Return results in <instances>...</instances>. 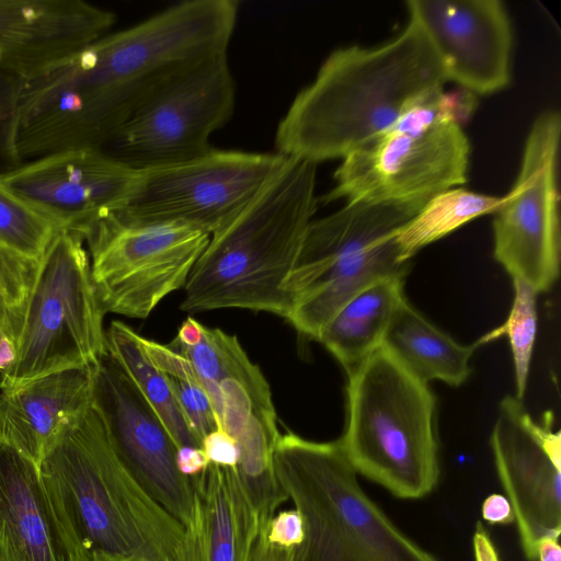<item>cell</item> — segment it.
I'll return each mask as SVG.
<instances>
[{
	"mask_svg": "<svg viewBox=\"0 0 561 561\" xmlns=\"http://www.w3.org/2000/svg\"><path fill=\"white\" fill-rule=\"evenodd\" d=\"M236 0H187L106 34L24 81L25 122L48 151L103 149L122 125L195 62L227 53Z\"/></svg>",
	"mask_w": 561,
	"mask_h": 561,
	"instance_id": "cell-1",
	"label": "cell"
},
{
	"mask_svg": "<svg viewBox=\"0 0 561 561\" xmlns=\"http://www.w3.org/2000/svg\"><path fill=\"white\" fill-rule=\"evenodd\" d=\"M446 82L427 38L410 20L380 45L337 48L279 121L276 151L314 164L343 160Z\"/></svg>",
	"mask_w": 561,
	"mask_h": 561,
	"instance_id": "cell-2",
	"label": "cell"
},
{
	"mask_svg": "<svg viewBox=\"0 0 561 561\" xmlns=\"http://www.w3.org/2000/svg\"><path fill=\"white\" fill-rule=\"evenodd\" d=\"M39 471L87 561L95 556L174 561L184 527L121 460L91 402L62 419Z\"/></svg>",
	"mask_w": 561,
	"mask_h": 561,
	"instance_id": "cell-3",
	"label": "cell"
},
{
	"mask_svg": "<svg viewBox=\"0 0 561 561\" xmlns=\"http://www.w3.org/2000/svg\"><path fill=\"white\" fill-rule=\"evenodd\" d=\"M317 164L287 158L224 228L210 236L184 286L188 313L241 308L286 319L285 282L314 219Z\"/></svg>",
	"mask_w": 561,
	"mask_h": 561,
	"instance_id": "cell-4",
	"label": "cell"
},
{
	"mask_svg": "<svg viewBox=\"0 0 561 561\" xmlns=\"http://www.w3.org/2000/svg\"><path fill=\"white\" fill-rule=\"evenodd\" d=\"M337 443L357 474L419 500L440 477L436 397L383 345L347 373Z\"/></svg>",
	"mask_w": 561,
	"mask_h": 561,
	"instance_id": "cell-5",
	"label": "cell"
},
{
	"mask_svg": "<svg viewBox=\"0 0 561 561\" xmlns=\"http://www.w3.org/2000/svg\"><path fill=\"white\" fill-rule=\"evenodd\" d=\"M273 461L304 519L300 561H438L364 492L337 440L279 434Z\"/></svg>",
	"mask_w": 561,
	"mask_h": 561,
	"instance_id": "cell-6",
	"label": "cell"
},
{
	"mask_svg": "<svg viewBox=\"0 0 561 561\" xmlns=\"http://www.w3.org/2000/svg\"><path fill=\"white\" fill-rule=\"evenodd\" d=\"M425 203H345L311 221L284 285L286 320L298 333L317 341L353 296L380 279L405 277L410 262L401 261L394 236Z\"/></svg>",
	"mask_w": 561,
	"mask_h": 561,
	"instance_id": "cell-7",
	"label": "cell"
},
{
	"mask_svg": "<svg viewBox=\"0 0 561 561\" xmlns=\"http://www.w3.org/2000/svg\"><path fill=\"white\" fill-rule=\"evenodd\" d=\"M460 99L443 89L419 102L389 130L342 160L334 186L321 201L427 202L465 184L470 145L459 117L472 103Z\"/></svg>",
	"mask_w": 561,
	"mask_h": 561,
	"instance_id": "cell-8",
	"label": "cell"
},
{
	"mask_svg": "<svg viewBox=\"0 0 561 561\" xmlns=\"http://www.w3.org/2000/svg\"><path fill=\"white\" fill-rule=\"evenodd\" d=\"M104 314L84 239L69 230L58 232L41 260L14 362L0 374V391L54 373L94 366L106 352Z\"/></svg>",
	"mask_w": 561,
	"mask_h": 561,
	"instance_id": "cell-9",
	"label": "cell"
},
{
	"mask_svg": "<svg viewBox=\"0 0 561 561\" xmlns=\"http://www.w3.org/2000/svg\"><path fill=\"white\" fill-rule=\"evenodd\" d=\"M287 157L211 148L187 161L136 170L115 214L138 224H179L209 236L228 225L282 169Z\"/></svg>",
	"mask_w": 561,
	"mask_h": 561,
	"instance_id": "cell-10",
	"label": "cell"
},
{
	"mask_svg": "<svg viewBox=\"0 0 561 561\" xmlns=\"http://www.w3.org/2000/svg\"><path fill=\"white\" fill-rule=\"evenodd\" d=\"M210 236L179 224H138L113 213L84 237L91 277L104 313L146 319L184 288Z\"/></svg>",
	"mask_w": 561,
	"mask_h": 561,
	"instance_id": "cell-11",
	"label": "cell"
},
{
	"mask_svg": "<svg viewBox=\"0 0 561 561\" xmlns=\"http://www.w3.org/2000/svg\"><path fill=\"white\" fill-rule=\"evenodd\" d=\"M234 103L227 53L209 56L140 105L102 150L135 170L191 160L213 148L210 137L231 118Z\"/></svg>",
	"mask_w": 561,
	"mask_h": 561,
	"instance_id": "cell-12",
	"label": "cell"
},
{
	"mask_svg": "<svg viewBox=\"0 0 561 561\" xmlns=\"http://www.w3.org/2000/svg\"><path fill=\"white\" fill-rule=\"evenodd\" d=\"M561 116L547 110L525 140L518 175L493 219V256L511 276L537 294L548 291L560 272L558 153Z\"/></svg>",
	"mask_w": 561,
	"mask_h": 561,
	"instance_id": "cell-13",
	"label": "cell"
},
{
	"mask_svg": "<svg viewBox=\"0 0 561 561\" xmlns=\"http://www.w3.org/2000/svg\"><path fill=\"white\" fill-rule=\"evenodd\" d=\"M490 445L523 552L536 561L538 543L559 540L561 533V434L553 430V413L535 421L522 399L506 396Z\"/></svg>",
	"mask_w": 561,
	"mask_h": 561,
	"instance_id": "cell-14",
	"label": "cell"
},
{
	"mask_svg": "<svg viewBox=\"0 0 561 561\" xmlns=\"http://www.w3.org/2000/svg\"><path fill=\"white\" fill-rule=\"evenodd\" d=\"M90 402L127 469L184 527L193 505L192 479L176 468V446L165 425L107 351L92 367Z\"/></svg>",
	"mask_w": 561,
	"mask_h": 561,
	"instance_id": "cell-15",
	"label": "cell"
},
{
	"mask_svg": "<svg viewBox=\"0 0 561 561\" xmlns=\"http://www.w3.org/2000/svg\"><path fill=\"white\" fill-rule=\"evenodd\" d=\"M135 175L102 149L77 148L23 162L0 179L61 230L84 239L92 226L123 208Z\"/></svg>",
	"mask_w": 561,
	"mask_h": 561,
	"instance_id": "cell-16",
	"label": "cell"
},
{
	"mask_svg": "<svg viewBox=\"0 0 561 561\" xmlns=\"http://www.w3.org/2000/svg\"><path fill=\"white\" fill-rule=\"evenodd\" d=\"M415 23L437 56L447 81L489 95L511 81L513 28L500 0H409Z\"/></svg>",
	"mask_w": 561,
	"mask_h": 561,
	"instance_id": "cell-17",
	"label": "cell"
},
{
	"mask_svg": "<svg viewBox=\"0 0 561 561\" xmlns=\"http://www.w3.org/2000/svg\"><path fill=\"white\" fill-rule=\"evenodd\" d=\"M115 22V13L83 0H0V70L26 79Z\"/></svg>",
	"mask_w": 561,
	"mask_h": 561,
	"instance_id": "cell-18",
	"label": "cell"
},
{
	"mask_svg": "<svg viewBox=\"0 0 561 561\" xmlns=\"http://www.w3.org/2000/svg\"><path fill=\"white\" fill-rule=\"evenodd\" d=\"M0 561H87L38 466L0 440Z\"/></svg>",
	"mask_w": 561,
	"mask_h": 561,
	"instance_id": "cell-19",
	"label": "cell"
},
{
	"mask_svg": "<svg viewBox=\"0 0 561 561\" xmlns=\"http://www.w3.org/2000/svg\"><path fill=\"white\" fill-rule=\"evenodd\" d=\"M193 505L174 561H250L261 525L236 467L191 478Z\"/></svg>",
	"mask_w": 561,
	"mask_h": 561,
	"instance_id": "cell-20",
	"label": "cell"
},
{
	"mask_svg": "<svg viewBox=\"0 0 561 561\" xmlns=\"http://www.w3.org/2000/svg\"><path fill=\"white\" fill-rule=\"evenodd\" d=\"M92 367L54 373L19 389L0 391V440L39 468L62 419L90 402Z\"/></svg>",
	"mask_w": 561,
	"mask_h": 561,
	"instance_id": "cell-21",
	"label": "cell"
},
{
	"mask_svg": "<svg viewBox=\"0 0 561 561\" xmlns=\"http://www.w3.org/2000/svg\"><path fill=\"white\" fill-rule=\"evenodd\" d=\"M404 277L380 279L347 300L317 339L346 374L382 346L390 323L407 299Z\"/></svg>",
	"mask_w": 561,
	"mask_h": 561,
	"instance_id": "cell-22",
	"label": "cell"
},
{
	"mask_svg": "<svg viewBox=\"0 0 561 561\" xmlns=\"http://www.w3.org/2000/svg\"><path fill=\"white\" fill-rule=\"evenodd\" d=\"M407 369L425 382L458 387L470 374V360L480 346L454 340L405 299L397 310L382 344Z\"/></svg>",
	"mask_w": 561,
	"mask_h": 561,
	"instance_id": "cell-23",
	"label": "cell"
},
{
	"mask_svg": "<svg viewBox=\"0 0 561 561\" xmlns=\"http://www.w3.org/2000/svg\"><path fill=\"white\" fill-rule=\"evenodd\" d=\"M278 436L276 411L271 400L255 405L237 442L236 468L261 528L267 526L278 506L288 500L274 470L273 454Z\"/></svg>",
	"mask_w": 561,
	"mask_h": 561,
	"instance_id": "cell-24",
	"label": "cell"
},
{
	"mask_svg": "<svg viewBox=\"0 0 561 561\" xmlns=\"http://www.w3.org/2000/svg\"><path fill=\"white\" fill-rule=\"evenodd\" d=\"M139 337L126 323L113 321L105 331L106 351L156 411L176 449L183 446L201 447L172 391L169 377L149 360Z\"/></svg>",
	"mask_w": 561,
	"mask_h": 561,
	"instance_id": "cell-25",
	"label": "cell"
},
{
	"mask_svg": "<svg viewBox=\"0 0 561 561\" xmlns=\"http://www.w3.org/2000/svg\"><path fill=\"white\" fill-rule=\"evenodd\" d=\"M501 203L502 196L485 195L460 187L434 195L397 231L394 240L401 261L410 262L426 245L480 216L494 214Z\"/></svg>",
	"mask_w": 561,
	"mask_h": 561,
	"instance_id": "cell-26",
	"label": "cell"
},
{
	"mask_svg": "<svg viewBox=\"0 0 561 561\" xmlns=\"http://www.w3.org/2000/svg\"><path fill=\"white\" fill-rule=\"evenodd\" d=\"M62 231L49 216L25 201L0 179V244L15 254L41 261Z\"/></svg>",
	"mask_w": 561,
	"mask_h": 561,
	"instance_id": "cell-27",
	"label": "cell"
},
{
	"mask_svg": "<svg viewBox=\"0 0 561 561\" xmlns=\"http://www.w3.org/2000/svg\"><path fill=\"white\" fill-rule=\"evenodd\" d=\"M219 387L221 428L238 442L255 405L272 400L270 386L240 344L227 363Z\"/></svg>",
	"mask_w": 561,
	"mask_h": 561,
	"instance_id": "cell-28",
	"label": "cell"
},
{
	"mask_svg": "<svg viewBox=\"0 0 561 561\" xmlns=\"http://www.w3.org/2000/svg\"><path fill=\"white\" fill-rule=\"evenodd\" d=\"M512 282L513 304L506 320L500 327L482 335L477 342L481 346L503 335L508 337L513 356L515 397L523 400L537 335L536 296L538 294L520 280Z\"/></svg>",
	"mask_w": 561,
	"mask_h": 561,
	"instance_id": "cell-29",
	"label": "cell"
},
{
	"mask_svg": "<svg viewBox=\"0 0 561 561\" xmlns=\"http://www.w3.org/2000/svg\"><path fill=\"white\" fill-rule=\"evenodd\" d=\"M184 354L193 366L201 385L207 393L221 427V394L219 382L225 375L227 363L240 344L237 336L220 329L204 325L201 340L192 346H183L174 340L170 343Z\"/></svg>",
	"mask_w": 561,
	"mask_h": 561,
	"instance_id": "cell-30",
	"label": "cell"
},
{
	"mask_svg": "<svg viewBox=\"0 0 561 561\" xmlns=\"http://www.w3.org/2000/svg\"><path fill=\"white\" fill-rule=\"evenodd\" d=\"M41 261L15 254L0 244V305L19 316L34 286Z\"/></svg>",
	"mask_w": 561,
	"mask_h": 561,
	"instance_id": "cell-31",
	"label": "cell"
},
{
	"mask_svg": "<svg viewBox=\"0 0 561 561\" xmlns=\"http://www.w3.org/2000/svg\"><path fill=\"white\" fill-rule=\"evenodd\" d=\"M22 79L0 70V167L3 172L21 163L16 152V122Z\"/></svg>",
	"mask_w": 561,
	"mask_h": 561,
	"instance_id": "cell-32",
	"label": "cell"
},
{
	"mask_svg": "<svg viewBox=\"0 0 561 561\" xmlns=\"http://www.w3.org/2000/svg\"><path fill=\"white\" fill-rule=\"evenodd\" d=\"M178 403L197 440L218 427L209 398L199 383L169 378Z\"/></svg>",
	"mask_w": 561,
	"mask_h": 561,
	"instance_id": "cell-33",
	"label": "cell"
},
{
	"mask_svg": "<svg viewBox=\"0 0 561 561\" xmlns=\"http://www.w3.org/2000/svg\"><path fill=\"white\" fill-rule=\"evenodd\" d=\"M141 347L156 368L165 376L176 380L191 381L201 385L192 364L178 348L163 345L152 340L139 337ZM202 386V385H201Z\"/></svg>",
	"mask_w": 561,
	"mask_h": 561,
	"instance_id": "cell-34",
	"label": "cell"
},
{
	"mask_svg": "<svg viewBox=\"0 0 561 561\" xmlns=\"http://www.w3.org/2000/svg\"><path fill=\"white\" fill-rule=\"evenodd\" d=\"M265 534L267 540L274 546L299 547L306 535L301 514L296 508L275 514L267 524Z\"/></svg>",
	"mask_w": 561,
	"mask_h": 561,
	"instance_id": "cell-35",
	"label": "cell"
},
{
	"mask_svg": "<svg viewBox=\"0 0 561 561\" xmlns=\"http://www.w3.org/2000/svg\"><path fill=\"white\" fill-rule=\"evenodd\" d=\"M210 463L233 468L239 461V448L237 442L221 427H217L207 434L201 445Z\"/></svg>",
	"mask_w": 561,
	"mask_h": 561,
	"instance_id": "cell-36",
	"label": "cell"
},
{
	"mask_svg": "<svg viewBox=\"0 0 561 561\" xmlns=\"http://www.w3.org/2000/svg\"><path fill=\"white\" fill-rule=\"evenodd\" d=\"M265 528L260 530L250 561H300L299 547L280 548L272 545L266 538Z\"/></svg>",
	"mask_w": 561,
	"mask_h": 561,
	"instance_id": "cell-37",
	"label": "cell"
},
{
	"mask_svg": "<svg viewBox=\"0 0 561 561\" xmlns=\"http://www.w3.org/2000/svg\"><path fill=\"white\" fill-rule=\"evenodd\" d=\"M175 463L179 472L193 478L204 472L210 465L202 447L183 446L176 449Z\"/></svg>",
	"mask_w": 561,
	"mask_h": 561,
	"instance_id": "cell-38",
	"label": "cell"
},
{
	"mask_svg": "<svg viewBox=\"0 0 561 561\" xmlns=\"http://www.w3.org/2000/svg\"><path fill=\"white\" fill-rule=\"evenodd\" d=\"M482 518L489 524L507 525L514 522V513L507 497L493 493L485 497L481 508Z\"/></svg>",
	"mask_w": 561,
	"mask_h": 561,
	"instance_id": "cell-39",
	"label": "cell"
},
{
	"mask_svg": "<svg viewBox=\"0 0 561 561\" xmlns=\"http://www.w3.org/2000/svg\"><path fill=\"white\" fill-rule=\"evenodd\" d=\"M473 551L476 561H500L497 552L480 523L473 534Z\"/></svg>",
	"mask_w": 561,
	"mask_h": 561,
	"instance_id": "cell-40",
	"label": "cell"
},
{
	"mask_svg": "<svg viewBox=\"0 0 561 561\" xmlns=\"http://www.w3.org/2000/svg\"><path fill=\"white\" fill-rule=\"evenodd\" d=\"M22 321V316L11 312L0 305V340L5 336L10 337L15 342L16 346Z\"/></svg>",
	"mask_w": 561,
	"mask_h": 561,
	"instance_id": "cell-41",
	"label": "cell"
},
{
	"mask_svg": "<svg viewBox=\"0 0 561 561\" xmlns=\"http://www.w3.org/2000/svg\"><path fill=\"white\" fill-rule=\"evenodd\" d=\"M536 561H561V548L558 540L543 539L537 546Z\"/></svg>",
	"mask_w": 561,
	"mask_h": 561,
	"instance_id": "cell-42",
	"label": "cell"
},
{
	"mask_svg": "<svg viewBox=\"0 0 561 561\" xmlns=\"http://www.w3.org/2000/svg\"><path fill=\"white\" fill-rule=\"evenodd\" d=\"M91 561H148L136 557L95 556Z\"/></svg>",
	"mask_w": 561,
	"mask_h": 561,
	"instance_id": "cell-43",
	"label": "cell"
}]
</instances>
